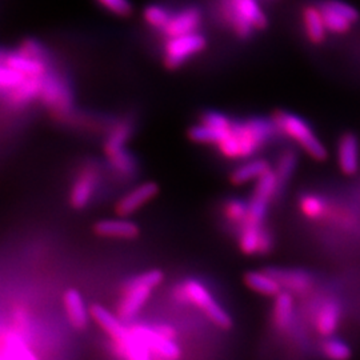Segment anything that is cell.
Instances as JSON below:
<instances>
[{
    "instance_id": "23",
    "label": "cell",
    "mask_w": 360,
    "mask_h": 360,
    "mask_svg": "<svg viewBox=\"0 0 360 360\" xmlns=\"http://www.w3.org/2000/svg\"><path fill=\"white\" fill-rule=\"evenodd\" d=\"M90 315L91 319L110 336L112 342L124 338L129 333V327L126 326V322H123L116 314L101 304H92Z\"/></svg>"
},
{
    "instance_id": "25",
    "label": "cell",
    "mask_w": 360,
    "mask_h": 360,
    "mask_svg": "<svg viewBox=\"0 0 360 360\" xmlns=\"http://www.w3.org/2000/svg\"><path fill=\"white\" fill-rule=\"evenodd\" d=\"M67 318L75 330H86L90 321V309H87L82 294L75 288H68L63 295Z\"/></svg>"
},
{
    "instance_id": "3",
    "label": "cell",
    "mask_w": 360,
    "mask_h": 360,
    "mask_svg": "<svg viewBox=\"0 0 360 360\" xmlns=\"http://www.w3.org/2000/svg\"><path fill=\"white\" fill-rule=\"evenodd\" d=\"M271 119L276 131L297 144L311 159L316 162H324L327 159L328 151L326 146L303 117L292 112L278 111Z\"/></svg>"
},
{
    "instance_id": "19",
    "label": "cell",
    "mask_w": 360,
    "mask_h": 360,
    "mask_svg": "<svg viewBox=\"0 0 360 360\" xmlns=\"http://www.w3.org/2000/svg\"><path fill=\"white\" fill-rule=\"evenodd\" d=\"M0 360H38V358L23 335L16 330H7L3 326Z\"/></svg>"
},
{
    "instance_id": "12",
    "label": "cell",
    "mask_w": 360,
    "mask_h": 360,
    "mask_svg": "<svg viewBox=\"0 0 360 360\" xmlns=\"http://www.w3.org/2000/svg\"><path fill=\"white\" fill-rule=\"evenodd\" d=\"M238 243L245 255H266L272 250V236L264 226L242 224L238 232Z\"/></svg>"
},
{
    "instance_id": "21",
    "label": "cell",
    "mask_w": 360,
    "mask_h": 360,
    "mask_svg": "<svg viewBox=\"0 0 360 360\" xmlns=\"http://www.w3.org/2000/svg\"><path fill=\"white\" fill-rule=\"evenodd\" d=\"M112 349L120 360H155L153 352L138 335L129 333L119 340H111Z\"/></svg>"
},
{
    "instance_id": "5",
    "label": "cell",
    "mask_w": 360,
    "mask_h": 360,
    "mask_svg": "<svg viewBox=\"0 0 360 360\" xmlns=\"http://www.w3.org/2000/svg\"><path fill=\"white\" fill-rule=\"evenodd\" d=\"M176 296L181 302L190 303L205 312L207 318L221 330H230L232 319L230 314L220 307L206 285L196 279H187L176 288Z\"/></svg>"
},
{
    "instance_id": "22",
    "label": "cell",
    "mask_w": 360,
    "mask_h": 360,
    "mask_svg": "<svg viewBox=\"0 0 360 360\" xmlns=\"http://www.w3.org/2000/svg\"><path fill=\"white\" fill-rule=\"evenodd\" d=\"M94 232L102 238H114L132 240L136 239L141 230L136 223L126 219H104L94 224Z\"/></svg>"
},
{
    "instance_id": "8",
    "label": "cell",
    "mask_w": 360,
    "mask_h": 360,
    "mask_svg": "<svg viewBox=\"0 0 360 360\" xmlns=\"http://www.w3.org/2000/svg\"><path fill=\"white\" fill-rule=\"evenodd\" d=\"M40 101L49 110H51L56 117L63 119L72 112V92L68 89L65 79L50 70L44 75Z\"/></svg>"
},
{
    "instance_id": "17",
    "label": "cell",
    "mask_w": 360,
    "mask_h": 360,
    "mask_svg": "<svg viewBox=\"0 0 360 360\" xmlns=\"http://www.w3.org/2000/svg\"><path fill=\"white\" fill-rule=\"evenodd\" d=\"M336 160L339 169L346 176H354L360 167V146L358 138L347 132L340 136L336 147Z\"/></svg>"
},
{
    "instance_id": "30",
    "label": "cell",
    "mask_w": 360,
    "mask_h": 360,
    "mask_svg": "<svg viewBox=\"0 0 360 360\" xmlns=\"http://www.w3.org/2000/svg\"><path fill=\"white\" fill-rule=\"evenodd\" d=\"M296 166H297V156L294 151H284L283 154L279 156L276 162V167L274 168L281 188H284V186L291 179V176L295 172Z\"/></svg>"
},
{
    "instance_id": "11",
    "label": "cell",
    "mask_w": 360,
    "mask_h": 360,
    "mask_svg": "<svg viewBox=\"0 0 360 360\" xmlns=\"http://www.w3.org/2000/svg\"><path fill=\"white\" fill-rule=\"evenodd\" d=\"M99 180L98 168L87 165L79 169L77 179L74 180L70 190V205L75 210H83L90 205L91 199L96 191Z\"/></svg>"
},
{
    "instance_id": "32",
    "label": "cell",
    "mask_w": 360,
    "mask_h": 360,
    "mask_svg": "<svg viewBox=\"0 0 360 360\" xmlns=\"http://www.w3.org/2000/svg\"><path fill=\"white\" fill-rule=\"evenodd\" d=\"M247 211H248V203H245V200H240V199L227 200L223 208L226 219L232 224H236L238 227L243 224L247 217Z\"/></svg>"
},
{
    "instance_id": "4",
    "label": "cell",
    "mask_w": 360,
    "mask_h": 360,
    "mask_svg": "<svg viewBox=\"0 0 360 360\" xmlns=\"http://www.w3.org/2000/svg\"><path fill=\"white\" fill-rule=\"evenodd\" d=\"M221 18L239 38L252 35L255 30H264L269 20L257 0H221Z\"/></svg>"
},
{
    "instance_id": "10",
    "label": "cell",
    "mask_w": 360,
    "mask_h": 360,
    "mask_svg": "<svg viewBox=\"0 0 360 360\" xmlns=\"http://www.w3.org/2000/svg\"><path fill=\"white\" fill-rule=\"evenodd\" d=\"M131 330L148 346L155 360H180L181 358V351L176 340L160 334L155 326L134 324L131 326Z\"/></svg>"
},
{
    "instance_id": "20",
    "label": "cell",
    "mask_w": 360,
    "mask_h": 360,
    "mask_svg": "<svg viewBox=\"0 0 360 360\" xmlns=\"http://www.w3.org/2000/svg\"><path fill=\"white\" fill-rule=\"evenodd\" d=\"M302 26L306 38L311 44L321 46L327 40V27L324 23L321 6L309 4L302 10Z\"/></svg>"
},
{
    "instance_id": "9",
    "label": "cell",
    "mask_w": 360,
    "mask_h": 360,
    "mask_svg": "<svg viewBox=\"0 0 360 360\" xmlns=\"http://www.w3.org/2000/svg\"><path fill=\"white\" fill-rule=\"evenodd\" d=\"M319 6L328 34L346 35L359 22V11L343 0H324Z\"/></svg>"
},
{
    "instance_id": "33",
    "label": "cell",
    "mask_w": 360,
    "mask_h": 360,
    "mask_svg": "<svg viewBox=\"0 0 360 360\" xmlns=\"http://www.w3.org/2000/svg\"><path fill=\"white\" fill-rule=\"evenodd\" d=\"M108 13L116 16H129L132 13V6L129 0H96Z\"/></svg>"
},
{
    "instance_id": "7",
    "label": "cell",
    "mask_w": 360,
    "mask_h": 360,
    "mask_svg": "<svg viewBox=\"0 0 360 360\" xmlns=\"http://www.w3.org/2000/svg\"><path fill=\"white\" fill-rule=\"evenodd\" d=\"M207 40L202 34L193 32L166 39L163 46V63L168 70H176L206 49Z\"/></svg>"
},
{
    "instance_id": "15",
    "label": "cell",
    "mask_w": 360,
    "mask_h": 360,
    "mask_svg": "<svg viewBox=\"0 0 360 360\" xmlns=\"http://www.w3.org/2000/svg\"><path fill=\"white\" fill-rule=\"evenodd\" d=\"M267 271L279 282L284 291H288L292 295L309 294L315 283L314 276L307 271L283 267H270Z\"/></svg>"
},
{
    "instance_id": "31",
    "label": "cell",
    "mask_w": 360,
    "mask_h": 360,
    "mask_svg": "<svg viewBox=\"0 0 360 360\" xmlns=\"http://www.w3.org/2000/svg\"><path fill=\"white\" fill-rule=\"evenodd\" d=\"M171 13H169L167 8L163 7V6L151 4V6H147L144 8L143 19L148 26L154 28V30H158L160 32L165 27L167 26Z\"/></svg>"
},
{
    "instance_id": "16",
    "label": "cell",
    "mask_w": 360,
    "mask_h": 360,
    "mask_svg": "<svg viewBox=\"0 0 360 360\" xmlns=\"http://www.w3.org/2000/svg\"><path fill=\"white\" fill-rule=\"evenodd\" d=\"M202 25V13L198 7H186L178 13H171L167 26L160 32L165 38H175L181 35H188L199 31Z\"/></svg>"
},
{
    "instance_id": "28",
    "label": "cell",
    "mask_w": 360,
    "mask_h": 360,
    "mask_svg": "<svg viewBox=\"0 0 360 360\" xmlns=\"http://www.w3.org/2000/svg\"><path fill=\"white\" fill-rule=\"evenodd\" d=\"M300 214L312 221H321L330 215V205L319 193H304L299 199Z\"/></svg>"
},
{
    "instance_id": "24",
    "label": "cell",
    "mask_w": 360,
    "mask_h": 360,
    "mask_svg": "<svg viewBox=\"0 0 360 360\" xmlns=\"http://www.w3.org/2000/svg\"><path fill=\"white\" fill-rule=\"evenodd\" d=\"M291 292L282 291L274 297L272 323L278 331H288L295 321V299Z\"/></svg>"
},
{
    "instance_id": "14",
    "label": "cell",
    "mask_w": 360,
    "mask_h": 360,
    "mask_svg": "<svg viewBox=\"0 0 360 360\" xmlns=\"http://www.w3.org/2000/svg\"><path fill=\"white\" fill-rule=\"evenodd\" d=\"M1 63L13 67L16 71L28 77H44L50 70L47 58L32 56L19 49L13 51L3 50Z\"/></svg>"
},
{
    "instance_id": "26",
    "label": "cell",
    "mask_w": 360,
    "mask_h": 360,
    "mask_svg": "<svg viewBox=\"0 0 360 360\" xmlns=\"http://www.w3.org/2000/svg\"><path fill=\"white\" fill-rule=\"evenodd\" d=\"M243 279H245V285L251 291L260 294V295L275 297L283 291L282 285L267 270L245 272Z\"/></svg>"
},
{
    "instance_id": "27",
    "label": "cell",
    "mask_w": 360,
    "mask_h": 360,
    "mask_svg": "<svg viewBox=\"0 0 360 360\" xmlns=\"http://www.w3.org/2000/svg\"><path fill=\"white\" fill-rule=\"evenodd\" d=\"M270 169L272 168L266 159H247L245 163L232 171L230 174V181L233 186H242L252 180L257 181Z\"/></svg>"
},
{
    "instance_id": "1",
    "label": "cell",
    "mask_w": 360,
    "mask_h": 360,
    "mask_svg": "<svg viewBox=\"0 0 360 360\" xmlns=\"http://www.w3.org/2000/svg\"><path fill=\"white\" fill-rule=\"evenodd\" d=\"M275 132L278 131L272 119L254 116L245 120H232L231 126L215 147L226 159H251L270 142Z\"/></svg>"
},
{
    "instance_id": "18",
    "label": "cell",
    "mask_w": 360,
    "mask_h": 360,
    "mask_svg": "<svg viewBox=\"0 0 360 360\" xmlns=\"http://www.w3.org/2000/svg\"><path fill=\"white\" fill-rule=\"evenodd\" d=\"M342 322V306L335 299L324 300L314 316V328L322 338H331Z\"/></svg>"
},
{
    "instance_id": "6",
    "label": "cell",
    "mask_w": 360,
    "mask_h": 360,
    "mask_svg": "<svg viewBox=\"0 0 360 360\" xmlns=\"http://www.w3.org/2000/svg\"><path fill=\"white\" fill-rule=\"evenodd\" d=\"M131 136V123L129 120H119L110 129L104 142V155L111 168L123 178H131L136 174V163L129 154L126 143Z\"/></svg>"
},
{
    "instance_id": "13",
    "label": "cell",
    "mask_w": 360,
    "mask_h": 360,
    "mask_svg": "<svg viewBox=\"0 0 360 360\" xmlns=\"http://www.w3.org/2000/svg\"><path fill=\"white\" fill-rule=\"evenodd\" d=\"M159 193V186L155 181H144L131 191L123 195L115 205V212L122 217L127 218L129 215L139 211L144 205L151 202Z\"/></svg>"
},
{
    "instance_id": "29",
    "label": "cell",
    "mask_w": 360,
    "mask_h": 360,
    "mask_svg": "<svg viewBox=\"0 0 360 360\" xmlns=\"http://www.w3.org/2000/svg\"><path fill=\"white\" fill-rule=\"evenodd\" d=\"M322 355L327 360H349L352 349L349 345L339 338H326L322 345Z\"/></svg>"
},
{
    "instance_id": "2",
    "label": "cell",
    "mask_w": 360,
    "mask_h": 360,
    "mask_svg": "<svg viewBox=\"0 0 360 360\" xmlns=\"http://www.w3.org/2000/svg\"><path fill=\"white\" fill-rule=\"evenodd\" d=\"M163 271L150 270L129 279L123 288L116 306V315L123 322H131L146 306L156 287L163 282Z\"/></svg>"
}]
</instances>
